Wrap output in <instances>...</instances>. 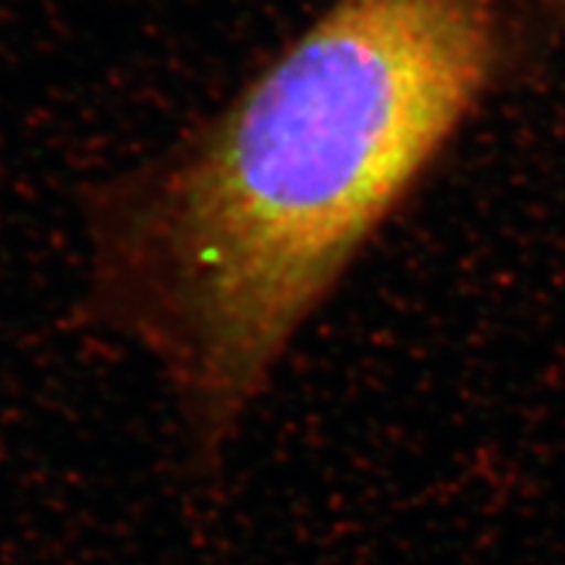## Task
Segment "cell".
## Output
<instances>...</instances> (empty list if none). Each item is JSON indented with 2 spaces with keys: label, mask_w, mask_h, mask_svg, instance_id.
<instances>
[{
  "label": "cell",
  "mask_w": 565,
  "mask_h": 565,
  "mask_svg": "<svg viewBox=\"0 0 565 565\" xmlns=\"http://www.w3.org/2000/svg\"><path fill=\"white\" fill-rule=\"evenodd\" d=\"M500 0H330L202 124L87 196V301L217 463L492 79Z\"/></svg>",
  "instance_id": "cell-1"
}]
</instances>
